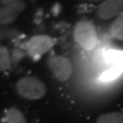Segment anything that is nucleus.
I'll list each match as a JSON object with an SVG mask.
<instances>
[{"label":"nucleus","mask_w":123,"mask_h":123,"mask_svg":"<svg viewBox=\"0 0 123 123\" xmlns=\"http://www.w3.org/2000/svg\"><path fill=\"white\" fill-rule=\"evenodd\" d=\"M4 121L6 123H27L24 113L18 108H10L6 111Z\"/></svg>","instance_id":"nucleus-7"},{"label":"nucleus","mask_w":123,"mask_h":123,"mask_svg":"<svg viewBox=\"0 0 123 123\" xmlns=\"http://www.w3.org/2000/svg\"><path fill=\"white\" fill-rule=\"evenodd\" d=\"M123 12V0H105L98 7V15L103 20L118 18Z\"/></svg>","instance_id":"nucleus-6"},{"label":"nucleus","mask_w":123,"mask_h":123,"mask_svg":"<svg viewBox=\"0 0 123 123\" xmlns=\"http://www.w3.org/2000/svg\"><path fill=\"white\" fill-rule=\"evenodd\" d=\"M15 90L20 97L30 101H37L45 95L47 88L45 83L37 77H22L15 83Z\"/></svg>","instance_id":"nucleus-1"},{"label":"nucleus","mask_w":123,"mask_h":123,"mask_svg":"<svg viewBox=\"0 0 123 123\" xmlns=\"http://www.w3.org/2000/svg\"><path fill=\"white\" fill-rule=\"evenodd\" d=\"M26 9V2L24 0H18L0 6V25H10L17 20L23 11Z\"/></svg>","instance_id":"nucleus-5"},{"label":"nucleus","mask_w":123,"mask_h":123,"mask_svg":"<svg viewBox=\"0 0 123 123\" xmlns=\"http://www.w3.org/2000/svg\"><path fill=\"white\" fill-rule=\"evenodd\" d=\"M55 45V40L48 35H35L31 37L27 43V51L29 55L37 59L48 52Z\"/></svg>","instance_id":"nucleus-4"},{"label":"nucleus","mask_w":123,"mask_h":123,"mask_svg":"<svg viewBox=\"0 0 123 123\" xmlns=\"http://www.w3.org/2000/svg\"><path fill=\"white\" fill-rule=\"evenodd\" d=\"M18 0H1V4L4 5V4H8V3H12V2H15Z\"/></svg>","instance_id":"nucleus-13"},{"label":"nucleus","mask_w":123,"mask_h":123,"mask_svg":"<svg viewBox=\"0 0 123 123\" xmlns=\"http://www.w3.org/2000/svg\"><path fill=\"white\" fill-rule=\"evenodd\" d=\"M122 70H123V68H120V67H111L110 69H108L107 71L103 73L101 78L104 81H111V80L116 79L121 74Z\"/></svg>","instance_id":"nucleus-12"},{"label":"nucleus","mask_w":123,"mask_h":123,"mask_svg":"<svg viewBox=\"0 0 123 123\" xmlns=\"http://www.w3.org/2000/svg\"><path fill=\"white\" fill-rule=\"evenodd\" d=\"M111 34L114 38L123 41V12L113 22L111 26Z\"/></svg>","instance_id":"nucleus-10"},{"label":"nucleus","mask_w":123,"mask_h":123,"mask_svg":"<svg viewBox=\"0 0 123 123\" xmlns=\"http://www.w3.org/2000/svg\"><path fill=\"white\" fill-rule=\"evenodd\" d=\"M75 41L85 50H92L98 44V35L94 25L88 20L78 22L74 28Z\"/></svg>","instance_id":"nucleus-2"},{"label":"nucleus","mask_w":123,"mask_h":123,"mask_svg":"<svg viewBox=\"0 0 123 123\" xmlns=\"http://www.w3.org/2000/svg\"><path fill=\"white\" fill-rule=\"evenodd\" d=\"M106 60L112 67L123 68V52L119 50H109L106 53Z\"/></svg>","instance_id":"nucleus-9"},{"label":"nucleus","mask_w":123,"mask_h":123,"mask_svg":"<svg viewBox=\"0 0 123 123\" xmlns=\"http://www.w3.org/2000/svg\"><path fill=\"white\" fill-rule=\"evenodd\" d=\"M97 123H123V112H111L102 114L97 119Z\"/></svg>","instance_id":"nucleus-8"},{"label":"nucleus","mask_w":123,"mask_h":123,"mask_svg":"<svg viewBox=\"0 0 123 123\" xmlns=\"http://www.w3.org/2000/svg\"><path fill=\"white\" fill-rule=\"evenodd\" d=\"M11 66V59L9 51L5 46L0 44V72L8 70Z\"/></svg>","instance_id":"nucleus-11"},{"label":"nucleus","mask_w":123,"mask_h":123,"mask_svg":"<svg viewBox=\"0 0 123 123\" xmlns=\"http://www.w3.org/2000/svg\"><path fill=\"white\" fill-rule=\"evenodd\" d=\"M47 65L53 76L61 82L68 81L73 74L71 61L64 55H51L48 57Z\"/></svg>","instance_id":"nucleus-3"}]
</instances>
